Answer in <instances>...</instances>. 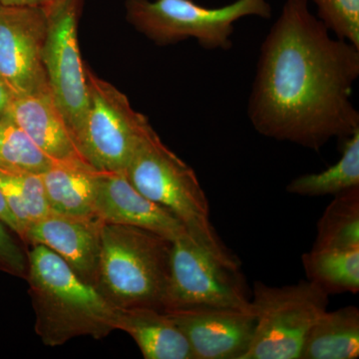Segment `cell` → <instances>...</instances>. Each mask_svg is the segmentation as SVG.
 Here are the masks:
<instances>
[{
	"instance_id": "29",
	"label": "cell",
	"mask_w": 359,
	"mask_h": 359,
	"mask_svg": "<svg viewBox=\"0 0 359 359\" xmlns=\"http://www.w3.org/2000/svg\"><path fill=\"white\" fill-rule=\"evenodd\" d=\"M65 0H49L48 4L44 7L46 9L47 13L52 11V9L56 8V7L62 4Z\"/></svg>"
},
{
	"instance_id": "3",
	"label": "cell",
	"mask_w": 359,
	"mask_h": 359,
	"mask_svg": "<svg viewBox=\"0 0 359 359\" xmlns=\"http://www.w3.org/2000/svg\"><path fill=\"white\" fill-rule=\"evenodd\" d=\"M124 173L139 192L179 219L205 252L226 268L238 271L237 257L212 226L209 201L197 174L165 145L152 126L144 134Z\"/></svg>"
},
{
	"instance_id": "13",
	"label": "cell",
	"mask_w": 359,
	"mask_h": 359,
	"mask_svg": "<svg viewBox=\"0 0 359 359\" xmlns=\"http://www.w3.org/2000/svg\"><path fill=\"white\" fill-rule=\"evenodd\" d=\"M103 223L51 212L28 228L23 243L53 250L82 280L95 287Z\"/></svg>"
},
{
	"instance_id": "28",
	"label": "cell",
	"mask_w": 359,
	"mask_h": 359,
	"mask_svg": "<svg viewBox=\"0 0 359 359\" xmlns=\"http://www.w3.org/2000/svg\"><path fill=\"white\" fill-rule=\"evenodd\" d=\"M49 0H0L4 6H46Z\"/></svg>"
},
{
	"instance_id": "14",
	"label": "cell",
	"mask_w": 359,
	"mask_h": 359,
	"mask_svg": "<svg viewBox=\"0 0 359 359\" xmlns=\"http://www.w3.org/2000/svg\"><path fill=\"white\" fill-rule=\"evenodd\" d=\"M6 116L52 159L66 164L89 165L78 151L50 90L15 97Z\"/></svg>"
},
{
	"instance_id": "1",
	"label": "cell",
	"mask_w": 359,
	"mask_h": 359,
	"mask_svg": "<svg viewBox=\"0 0 359 359\" xmlns=\"http://www.w3.org/2000/svg\"><path fill=\"white\" fill-rule=\"evenodd\" d=\"M359 47L330 34L309 0H285L259 49L248 117L257 133L320 151L359 130Z\"/></svg>"
},
{
	"instance_id": "4",
	"label": "cell",
	"mask_w": 359,
	"mask_h": 359,
	"mask_svg": "<svg viewBox=\"0 0 359 359\" xmlns=\"http://www.w3.org/2000/svg\"><path fill=\"white\" fill-rule=\"evenodd\" d=\"M172 245L145 229L103 223L95 289L113 308L163 311Z\"/></svg>"
},
{
	"instance_id": "25",
	"label": "cell",
	"mask_w": 359,
	"mask_h": 359,
	"mask_svg": "<svg viewBox=\"0 0 359 359\" xmlns=\"http://www.w3.org/2000/svg\"><path fill=\"white\" fill-rule=\"evenodd\" d=\"M0 189L6 198L7 207L11 210L18 226V238L25 241V233L32 226V219L28 215L25 200L13 174L0 169Z\"/></svg>"
},
{
	"instance_id": "22",
	"label": "cell",
	"mask_w": 359,
	"mask_h": 359,
	"mask_svg": "<svg viewBox=\"0 0 359 359\" xmlns=\"http://www.w3.org/2000/svg\"><path fill=\"white\" fill-rule=\"evenodd\" d=\"M318 18L335 36L359 47V0H313Z\"/></svg>"
},
{
	"instance_id": "19",
	"label": "cell",
	"mask_w": 359,
	"mask_h": 359,
	"mask_svg": "<svg viewBox=\"0 0 359 359\" xmlns=\"http://www.w3.org/2000/svg\"><path fill=\"white\" fill-rule=\"evenodd\" d=\"M302 262L308 280L327 294L359 292V249H311Z\"/></svg>"
},
{
	"instance_id": "7",
	"label": "cell",
	"mask_w": 359,
	"mask_h": 359,
	"mask_svg": "<svg viewBox=\"0 0 359 359\" xmlns=\"http://www.w3.org/2000/svg\"><path fill=\"white\" fill-rule=\"evenodd\" d=\"M88 110L75 144L98 172L124 173L137 146L151 127L148 118L132 107L128 97L99 77L88 65Z\"/></svg>"
},
{
	"instance_id": "16",
	"label": "cell",
	"mask_w": 359,
	"mask_h": 359,
	"mask_svg": "<svg viewBox=\"0 0 359 359\" xmlns=\"http://www.w3.org/2000/svg\"><path fill=\"white\" fill-rule=\"evenodd\" d=\"M98 171L86 164L57 163L41 175L51 212L76 218H97L94 210Z\"/></svg>"
},
{
	"instance_id": "5",
	"label": "cell",
	"mask_w": 359,
	"mask_h": 359,
	"mask_svg": "<svg viewBox=\"0 0 359 359\" xmlns=\"http://www.w3.org/2000/svg\"><path fill=\"white\" fill-rule=\"evenodd\" d=\"M127 18L138 32L161 45L194 39L207 50H229L235 23L248 16L269 20L266 0H236L208 8L192 0H127Z\"/></svg>"
},
{
	"instance_id": "17",
	"label": "cell",
	"mask_w": 359,
	"mask_h": 359,
	"mask_svg": "<svg viewBox=\"0 0 359 359\" xmlns=\"http://www.w3.org/2000/svg\"><path fill=\"white\" fill-rule=\"evenodd\" d=\"M359 356V309L325 311L309 330L301 359H354Z\"/></svg>"
},
{
	"instance_id": "9",
	"label": "cell",
	"mask_w": 359,
	"mask_h": 359,
	"mask_svg": "<svg viewBox=\"0 0 359 359\" xmlns=\"http://www.w3.org/2000/svg\"><path fill=\"white\" fill-rule=\"evenodd\" d=\"M81 0H65L49 11L43 52L49 89L76 140L88 110L86 69L78 43V15Z\"/></svg>"
},
{
	"instance_id": "27",
	"label": "cell",
	"mask_w": 359,
	"mask_h": 359,
	"mask_svg": "<svg viewBox=\"0 0 359 359\" xmlns=\"http://www.w3.org/2000/svg\"><path fill=\"white\" fill-rule=\"evenodd\" d=\"M15 98L13 92L0 78V117L6 116Z\"/></svg>"
},
{
	"instance_id": "26",
	"label": "cell",
	"mask_w": 359,
	"mask_h": 359,
	"mask_svg": "<svg viewBox=\"0 0 359 359\" xmlns=\"http://www.w3.org/2000/svg\"><path fill=\"white\" fill-rule=\"evenodd\" d=\"M0 222L6 224L7 228L11 229L18 237V224H16L15 219L13 218L11 210L7 207L6 198H4L1 189H0Z\"/></svg>"
},
{
	"instance_id": "10",
	"label": "cell",
	"mask_w": 359,
	"mask_h": 359,
	"mask_svg": "<svg viewBox=\"0 0 359 359\" xmlns=\"http://www.w3.org/2000/svg\"><path fill=\"white\" fill-rule=\"evenodd\" d=\"M48 21L43 6H0V78L15 97L50 90L43 62Z\"/></svg>"
},
{
	"instance_id": "12",
	"label": "cell",
	"mask_w": 359,
	"mask_h": 359,
	"mask_svg": "<svg viewBox=\"0 0 359 359\" xmlns=\"http://www.w3.org/2000/svg\"><path fill=\"white\" fill-rule=\"evenodd\" d=\"M94 210L104 223L138 226L172 242L190 236L179 219L139 192L125 173L98 172Z\"/></svg>"
},
{
	"instance_id": "11",
	"label": "cell",
	"mask_w": 359,
	"mask_h": 359,
	"mask_svg": "<svg viewBox=\"0 0 359 359\" xmlns=\"http://www.w3.org/2000/svg\"><path fill=\"white\" fill-rule=\"evenodd\" d=\"M185 335L194 359H243L256 316L233 309L198 308L164 311Z\"/></svg>"
},
{
	"instance_id": "24",
	"label": "cell",
	"mask_w": 359,
	"mask_h": 359,
	"mask_svg": "<svg viewBox=\"0 0 359 359\" xmlns=\"http://www.w3.org/2000/svg\"><path fill=\"white\" fill-rule=\"evenodd\" d=\"M11 233L13 231L0 222V273L25 280L28 269L27 252Z\"/></svg>"
},
{
	"instance_id": "6",
	"label": "cell",
	"mask_w": 359,
	"mask_h": 359,
	"mask_svg": "<svg viewBox=\"0 0 359 359\" xmlns=\"http://www.w3.org/2000/svg\"><path fill=\"white\" fill-rule=\"evenodd\" d=\"M328 297L308 280L280 287L255 283L250 302L256 325L243 359H301L306 335L327 311Z\"/></svg>"
},
{
	"instance_id": "20",
	"label": "cell",
	"mask_w": 359,
	"mask_h": 359,
	"mask_svg": "<svg viewBox=\"0 0 359 359\" xmlns=\"http://www.w3.org/2000/svg\"><path fill=\"white\" fill-rule=\"evenodd\" d=\"M316 228L313 249H359V188L334 196Z\"/></svg>"
},
{
	"instance_id": "23",
	"label": "cell",
	"mask_w": 359,
	"mask_h": 359,
	"mask_svg": "<svg viewBox=\"0 0 359 359\" xmlns=\"http://www.w3.org/2000/svg\"><path fill=\"white\" fill-rule=\"evenodd\" d=\"M11 173V172H9ZM20 187L32 223L44 219L51 214L45 192L41 175L30 173H11Z\"/></svg>"
},
{
	"instance_id": "15",
	"label": "cell",
	"mask_w": 359,
	"mask_h": 359,
	"mask_svg": "<svg viewBox=\"0 0 359 359\" xmlns=\"http://www.w3.org/2000/svg\"><path fill=\"white\" fill-rule=\"evenodd\" d=\"M116 330L128 334L145 359H194L190 344L164 311L152 308L115 309Z\"/></svg>"
},
{
	"instance_id": "21",
	"label": "cell",
	"mask_w": 359,
	"mask_h": 359,
	"mask_svg": "<svg viewBox=\"0 0 359 359\" xmlns=\"http://www.w3.org/2000/svg\"><path fill=\"white\" fill-rule=\"evenodd\" d=\"M57 163L11 118L0 117V169L11 173L42 175Z\"/></svg>"
},
{
	"instance_id": "8",
	"label": "cell",
	"mask_w": 359,
	"mask_h": 359,
	"mask_svg": "<svg viewBox=\"0 0 359 359\" xmlns=\"http://www.w3.org/2000/svg\"><path fill=\"white\" fill-rule=\"evenodd\" d=\"M238 271L217 261L191 236L174 241L163 311L218 308L254 313Z\"/></svg>"
},
{
	"instance_id": "18",
	"label": "cell",
	"mask_w": 359,
	"mask_h": 359,
	"mask_svg": "<svg viewBox=\"0 0 359 359\" xmlns=\"http://www.w3.org/2000/svg\"><path fill=\"white\" fill-rule=\"evenodd\" d=\"M340 159L318 173L302 175L290 182L287 191L302 197L337 196L359 188V130L346 139Z\"/></svg>"
},
{
	"instance_id": "2",
	"label": "cell",
	"mask_w": 359,
	"mask_h": 359,
	"mask_svg": "<svg viewBox=\"0 0 359 359\" xmlns=\"http://www.w3.org/2000/svg\"><path fill=\"white\" fill-rule=\"evenodd\" d=\"M25 280L35 313V332L47 346L79 337L104 339L116 330L115 308L53 250L32 245Z\"/></svg>"
}]
</instances>
